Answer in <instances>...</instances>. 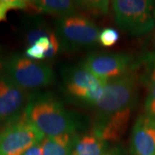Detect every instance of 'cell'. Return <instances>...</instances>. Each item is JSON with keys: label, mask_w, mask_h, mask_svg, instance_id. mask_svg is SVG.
I'll return each mask as SVG.
<instances>
[{"label": "cell", "mask_w": 155, "mask_h": 155, "mask_svg": "<svg viewBox=\"0 0 155 155\" xmlns=\"http://www.w3.org/2000/svg\"><path fill=\"white\" fill-rule=\"evenodd\" d=\"M102 155H125V151L121 146H116L110 147L107 152Z\"/></svg>", "instance_id": "7402d4cb"}, {"label": "cell", "mask_w": 155, "mask_h": 155, "mask_svg": "<svg viewBox=\"0 0 155 155\" xmlns=\"http://www.w3.org/2000/svg\"><path fill=\"white\" fill-rule=\"evenodd\" d=\"M131 155H155V120L146 115L138 116L130 138Z\"/></svg>", "instance_id": "30bf717a"}, {"label": "cell", "mask_w": 155, "mask_h": 155, "mask_svg": "<svg viewBox=\"0 0 155 155\" xmlns=\"http://www.w3.org/2000/svg\"><path fill=\"white\" fill-rule=\"evenodd\" d=\"M28 1L25 0H0V22L7 21V14L10 11H27Z\"/></svg>", "instance_id": "ac0fdd59"}, {"label": "cell", "mask_w": 155, "mask_h": 155, "mask_svg": "<svg viewBox=\"0 0 155 155\" xmlns=\"http://www.w3.org/2000/svg\"><path fill=\"white\" fill-rule=\"evenodd\" d=\"M137 74L133 71L108 80L100 101L93 107L95 116H107L133 111L138 97Z\"/></svg>", "instance_id": "7a4b0ae2"}, {"label": "cell", "mask_w": 155, "mask_h": 155, "mask_svg": "<svg viewBox=\"0 0 155 155\" xmlns=\"http://www.w3.org/2000/svg\"><path fill=\"white\" fill-rule=\"evenodd\" d=\"M152 60V62H151V66H150V70L149 73H148V81L150 80H155V57H151L150 58Z\"/></svg>", "instance_id": "603a6c76"}, {"label": "cell", "mask_w": 155, "mask_h": 155, "mask_svg": "<svg viewBox=\"0 0 155 155\" xmlns=\"http://www.w3.org/2000/svg\"><path fill=\"white\" fill-rule=\"evenodd\" d=\"M56 33L61 42L67 46L85 48L98 42L100 31L93 21L77 13L59 18Z\"/></svg>", "instance_id": "8992f818"}, {"label": "cell", "mask_w": 155, "mask_h": 155, "mask_svg": "<svg viewBox=\"0 0 155 155\" xmlns=\"http://www.w3.org/2000/svg\"><path fill=\"white\" fill-rule=\"evenodd\" d=\"M5 74V64L4 61L1 59V48H0V78Z\"/></svg>", "instance_id": "cb8c5ba5"}, {"label": "cell", "mask_w": 155, "mask_h": 155, "mask_svg": "<svg viewBox=\"0 0 155 155\" xmlns=\"http://www.w3.org/2000/svg\"><path fill=\"white\" fill-rule=\"evenodd\" d=\"M78 4L79 11L94 16L106 15L111 5L110 1H78Z\"/></svg>", "instance_id": "e0dca14e"}, {"label": "cell", "mask_w": 155, "mask_h": 155, "mask_svg": "<svg viewBox=\"0 0 155 155\" xmlns=\"http://www.w3.org/2000/svg\"><path fill=\"white\" fill-rule=\"evenodd\" d=\"M22 155H42V147L41 142L34 145L30 148H28Z\"/></svg>", "instance_id": "44dd1931"}, {"label": "cell", "mask_w": 155, "mask_h": 155, "mask_svg": "<svg viewBox=\"0 0 155 155\" xmlns=\"http://www.w3.org/2000/svg\"><path fill=\"white\" fill-rule=\"evenodd\" d=\"M45 135L28 121L25 112L8 122L0 131V155H22Z\"/></svg>", "instance_id": "5b68a950"}, {"label": "cell", "mask_w": 155, "mask_h": 155, "mask_svg": "<svg viewBox=\"0 0 155 155\" xmlns=\"http://www.w3.org/2000/svg\"><path fill=\"white\" fill-rule=\"evenodd\" d=\"M145 115L155 120V80L148 81V93L145 101Z\"/></svg>", "instance_id": "ffe728a7"}, {"label": "cell", "mask_w": 155, "mask_h": 155, "mask_svg": "<svg viewBox=\"0 0 155 155\" xmlns=\"http://www.w3.org/2000/svg\"><path fill=\"white\" fill-rule=\"evenodd\" d=\"M119 38H120V35L116 29L107 28L103 29L100 32L98 36V42L101 44V46L109 48L116 44L117 41H119Z\"/></svg>", "instance_id": "d6986e66"}, {"label": "cell", "mask_w": 155, "mask_h": 155, "mask_svg": "<svg viewBox=\"0 0 155 155\" xmlns=\"http://www.w3.org/2000/svg\"><path fill=\"white\" fill-rule=\"evenodd\" d=\"M107 82L82 66L71 69L65 79L67 94L78 103L91 107H94L102 98Z\"/></svg>", "instance_id": "52a82bcc"}, {"label": "cell", "mask_w": 155, "mask_h": 155, "mask_svg": "<svg viewBox=\"0 0 155 155\" xmlns=\"http://www.w3.org/2000/svg\"><path fill=\"white\" fill-rule=\"evenodd\" d=\"M5 73L21 88L35 90L54 83L55 74L46 63L13 54L4 61Z\"/></svg>", "instance_id": "277c9868"}, {"label": "cell", "mask_w": 155, "mask_h": 155, "mask_svg": "<svg viewBox=\"0 0 155 155\" xmlns=\"http://www.w3.org/2000/svg\"><path fill=\"white\" fill-rule=\"evenodd\" d=\"M134 57L120 53H95L89 54L82 67L104 80L120 77L134 70Z\"/></svg>", "instance_id": "ba28073f"}, {"label": "cell", "mask_w": 155, "mask_h": 155, "mask_svg": "<svg viewBox=\"0 0 155 155\" xmlns=\"http://www.w3.org/2000/svg\"><path fill=\"white\" fill-rule=\"evenodd\" d=\"M24 112L28 121L45 136L75 134L81 127L77 116L49 92L30 95Z\"/></svg>", "instance_id": "6da1fadb"}, {"label": "cell", "mask_w": 155, "mask_h": 155, "mask_svg": "<svg viewBox=\"0 0 155 155\" xmlns=\"http://www.w3.org/2000/svg\"><path fill=\"white\" fill-rule=\"evenodd\" d=\"M78 134L45 136L41 141L42 155H70Z\"/></svg>", "instance_id": "5bb4252c"}, {"label": "cell", "mask_w": 155, "mask_h": 155, "mask_svg": "<svg viewBox=\"0 0 155 155\" xmlns=\"http://www.w3.org/2000/svg\"><path fill=\"white\" fill-rule=\"evenodd\" d=\"M110 148L109 142L91 132L82 135L78 134L70 155H102Z\"/></svg>", "instance_id": "4fadbf2b"}, {"label": "cell", "mask_w": 155, "mask_h": 155, "mask_svg": "<svg viewBox=\"0 0 155 155\" xmlns=\"http://www.w3.org/2000/svg\"><path fill=\"white\" fill-rule=\"evenodd\" d=\"M50 36H45V37L39 39L35 44L28 47L25 51V56L33 61H41V60H45L46 54L48 51L49 50L50 45H51Z\"/></svg>", "instance_id": "2e32d148"}, {"label": "cell", "mask_w": 155, "mask_h": 155, "mask_svg": "<svg viewBox=\"0 0 155 155\" xmlns=\"http://www.w3.org/2000/svg\"><path fill=\"white\" fill-rule=\"evenodd\" d=\"M29 96L5 73L0 78V124H7L23 114Z\"/></svg>", "instance_id": "9c48e42d"}, {"label": "cell", "mask_w": 155, "mask_h": 155, "mask_svg": "<svg viewBox=\"0 0 155 155\" xmlns=\"http://www.w3.org/2000/svg\"><path fill=\"white\" fill-rule=\"evenodd\" d=\"M116 25L132 35H142L155 26V1L115 0L111 2Z\"/></svg>", "instance_id": "3957f363"}, {"label": "cell", "mask_w": 155, "mask_h": 155, "mask_svg": "<svg viewBox=\"0 0 155 155\" xmlns=\"http://www.w3.org/2000/svg\"><path fill=\"white\" fill-rule=\"evenodd\" d=\"M132 111L107 116H94L91 132L107 142H117L127 130Z\"/></svg>", "instance_id": "8fae6325"}, {"label": "cell", "mask_w": 155, "mask_h": 155, "mask_svg": "<svg viewBox=\"0 0 155 155\" xmlns=\"http://www.w3.org/2000/svg\"><path fill=\"white\" fill-rule=\"evenodd\" d=\"M27 11L61 17L77 14L79 11L78 1L70 0H33L28 1Z\"/></svg>", "instance_id": "7c38bea8"}, {"label": "cell", "mask_w": 155, "mask_h": 155, "mask_svg": "<svg viewBox=\"0 0 155 155\" xmlns=\"http://www.w3.org/2000/svg\"><path fill=\"white\" fill-rule=\"evenodd\" d=\"M54 30L48 25V23L39 18V17H32L28 19V22L25 23L24 28V41L28 47H30L35 44L39 39L50 36Z\"/></svg>", "instance_id": "9a60e30c"}]
</instances>
